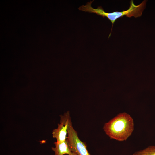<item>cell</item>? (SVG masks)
<instances>
[{"mask_svg": "<svg viewBox=\"0 0 155 155\" xmlns=\"http://www.w3.org/2000/svg\"><path fill=\"white\" fill-rule=\"evenodd\" d=\"M146 2V0H144L139 5H136L134 4L133 0H131L130 1V6L129 8L126 10L111 13L104 12L103 14V17L107 18L112 23V28L108 38L111 36L113 25L117 19L124 16L129 18L132 16L135 18L141 16L145 9Z\"/></svg>", "mask_w": 155, "mask_h": 155, "instance_id": "obj_2", "label": "cell"}, {"mask_svg": "<svg viewBox=\"0 0 155 155\" xmlns=\"http://www.w3.org/2000/svg\"><path fill=\"white\" fill-rule=\"evenodd\" d=\"M67 135V140L72 152L77 155H91L88 151L86 144L79 138L72 123L68 127Z\"/></svg>", "mask_w": 155, "mask_h": 155, "instance_id": "obj_3", "label": "cell"}, {"mask_svg": "<svg viewBox=\"0 0 155 155\" xmlns=\"http://www.w3.org/2000/svg\"><path fill=\"white\" fill-rule=\"evenodd\" d=\"M131 155H155V146H150L142 150L135 152Z\"/></svg>", "mask_w": 155, "mask_h": 155, "instance_id": "obj_6", "label": "cell"}, {"mask_svg": "<svg viewBox=\"0 0 155 155\" xmlns=\"http://www.w3.org/2000/svg\"><path fill=\"white\" fill-rule=\"evenodd\" d=\"M55 147H52V150L54 152V155H71L72 153L69 147L67 140L62 142L56 141L54 142Z\"/></svg>", "mask_w": 155, "mask_h": 155, "instance_id": "obj_5", "label": "cell"}, {"mask_svg": "<svg viewBox=\"0 0 155 155\" xmlns=\"http://www.w3.org/2000/svg\"><path fill=\"white\" fill-rule=\"evenodd\" d=\"M60 121L57 127L54 129L52 132L53 137L55 138L57 142L63 141L67 140L68 128L72 123L69 112L60 116Z\"/></svg>", "mask_w": 155, "mask_h": 155, "instance_id": "obj_4", "label": "cell"}, {"mask_svg": "<svg viewBox=\"0 0 155 155\" xmlns=\"http://www.w3.org/2000/svg\"><path fill=\"white\" fill-rule=\"evenodd\" d=\"M71 155H77L74 153L72 152V154Z\"/></svg>", "mask_w": 155, "mask_h": 155, "instance_id": "obj_7", "label": "cell"}, {"mask_svg": "<svg viewBox=\"0 0 155 155\" xmlns=\"http://www.w3.org/2000/svg\"><path fill=\"white\" fill-rule=\"evenodd\" d=\"M103 129L110 139L120 142L125 141L134 130L133 120L128 114L121 113L105 123Z\"/></svg>", "mask_w": 155, "mask_h": 155, "instance_id": "obj_1", "label": "cell"}]
</instances>
